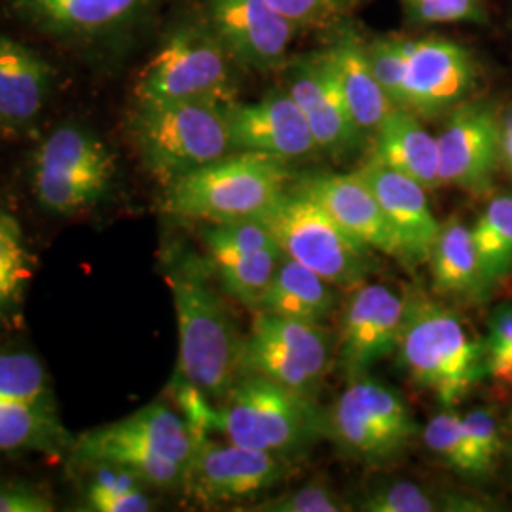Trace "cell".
<instances>
[{"label":"cell","mask_w":512,"mask_h":512,"mask_svg":"<svg viewBox=\"0 0 512 512\" xmlns=\"http://www.w3.org/2000/svg\"><path fill=\"white\" fill-rule=\"evenodd\" d=\"M406 298L380 283L353 289L340 327V363L351 380L399 348Z\"/></svg>","instance_id":"obj_16"},{"label":"cell","mask_w":512,"mask_h":512,"mask_svg":"<svg viewBox=\"0 0 512 512\" xmlns=\"http://www.w3.org/2000/svg\"><path fill=\"white\" fill-rule=\"evenodd\" d=\"M205 6L211 31L239 65L274 71L285 63L296 27L266 0H205Z\"/></svg>","instance_id":"obj_17"},{"label":"cell","mask_w":512,"mask_h":512,"mask_svg":"<svg viewBox=\"0 0 512 512\" xmlns=\"http://www.w3.org/2000/svg\"><path fill=\"white\" fill-rule=\"evenodd\" d=\"M147 0H18L19 8L57 33L92 35L131 18Z\"/></svg>","instance_id":"obj_27"},{"label":"cell","mask_w":512,"mask_h":512,"mask_svg":"<svg viewBox=\"0 0 512 512\" xmlns=\"http://www.w3.org/2000/svg\"><path fill=\"white\" fill-rule=\"evenodd\" d=\"M357 173L382 205L385 219L399 239L403 262L410 266L429 262L440 222L427 202V190L414 179L372 158L361 165Z\"/></svg>","instance_id":"obj_20"},{"label":"cell","mask_w":512,"mask_h":512,"mask_svg":"<svg viewBox=\"0 0 512 512\" xmlns=\"http://www.w3.org/2000/svg\"><path fill=\"white\" fill-rule=\"evenodd\" d=\"M31 264L19 220L0 213V313L18 304L31 279Z\"/></svg>","instance_id":"obj_33"},{"label":"cell","mask_w":512,"mask_h":512,"mask_svg":"<svg viewBox=\"0 0 512 512\" xmlns=\"http://www.w3.org/2000/svg\"><path fill=\"white\" fill-rule=\"evenodd\" d=\"M478 266L486 293L512 270V194L495 196L473 226Z\"/></svg>","instance_id":"obj_30"},{"label":"cell","mask_w":512,"mask_h":512,"mask_svg":"<svg viewBox=\"0 0 512 512\" xmlns=\"http://www.w3.org/2000/svg\"><path fill=\"white\" fill-rule=\"evenodd\" d=\"M226 107L213 101H135L129 131L150 175L165 186L232 152Z\"/></svg>","instance_id":"obj_6"},{"label":"cell","mask_w":512,"mask_h":512,"mask_svg":"<svg viewBox=\"0 0 512 512\" xmlns=\"http://www.w3.org/2000/svg\"><path fill=\"white\" fill-rule=\"evenodd\" d=\"M418 425L403 397L368 376L351 380L327 414V435L366 465H385L401 458Z\"/></svg>","instance_id":"obj_9"},{"label":"cell","mask_w":512,"mask_h":512,"mask_svg":"<svg viewBox=\"0 0 512 512\" xmlns=\"http://www.w3.org/2000/svg\"><path fill=\"white\" fill-rule=\"evenodd\" d=\"M359 509L366 512H435L465 507H461L459 499L439 497L433 490L414 482H389L370 490Z\"/></svg>","instance_id":"obj_34"},{"label":"cell","mask_w":512,"mask_h":512,"mask_svg":"<svg viewBox=\"0 0 512 512\" xmlns=\"http://www.w3.org/2000/svg\"><path fill=\"white\" fill-rule=\"evenodd\" d=\"M228 52L215 33L183 27L167 38L139 74L137 103L213 101L234 103Z\"/></svg>","instance_id":"obj_8"},{"label":"cell","mask_w":512,"mask_h":512,"mask_svg":"<svg viewBox=\"0 0 512 512\" xmlns=\"http://www.w3.org/2000/svg\"><path fill=\"white\" fill-rule=\"evenodd\" d=\"M294 186L319 203L351 238L368 249L403 260L399 239L385 219L382 205L357 171L349 175L315 173Z\"/></svg>","instance_id":"obj_21"},{"label":"cell","mask_w":512,"mask_h":512,"mask_svg":"<svg viewBox=\"0 0 512 512\" xmlns=\"http://www.w3.org/2000/svg\"><path fill=\"white\" fill-rule=\"evenodd\" d=\"M54 499L46 490L29 482H0V512H52Z\"/></svg>","instance_id":"obj_41"},{"label":"cell","mask_w":512,"mask_h":512,"mask_svg":"<svg viewBox=\"0 0 512 512\" xmlns=\"http://www.w3.org/2000/svg\"><path fill=\"white\" fill-rule=\"evenodd\" d=\"M291 186L285 160L236 150L165 184L162 209L171 217L207 224L253 220Z\"/></svg>","instance_id":"obj_3"},{"label":"cell","mask_w":512,"mask_h":512,"mask_svg":"<svg viewBox=\"0 0 512 512\" xmlns=\"http://www.w3.org/2000/svg\"><path fill=\"white\" fill-rule=\"evenodd\" d=\"M461 420L467 431V437L475 448L476 456L490 473L501 452V437H499V427L495 423L494 414L486 408H475L467 412Z\"/></svg>","instance_id":"obj_40"},{"label":"cell","mask_w":512,"mask_h":512,"mask_svg":"<svg viewBox=\"0 0 512 512\" xmlns=\"http://www.w3.org/2000/svg\"><path fill=\"white\" fill-rule=\"evenodd\" d=\"M366 55L393 107L403 105L404 73H406V40L404 38H376L366 44Z\"/></svg>","instance_id":"obj_35"},{"label":"cell","mask_w":512,"mask_h":512,"mask_svg":"<svg viewBox=\"0 0 512 512\" xmlns=\"http://www.w3.org/2000/svg\"><path fill=\"white\" fill-rule=\"evenodd\" d=\"M0 399L55 406L46 368L25 351L0 353Z\"/></svg>","instance_id":"obj_32"},{"label":"cell","mask_w":512,"mask_h":512,"mask_svg":"<svg viewBox=\"0 0 512 512\" xmlns=\"http://www.w3.org/2000/svg\"><path fill=\"white\" fill-rule=\"evenodd\" d=\"M209 262L224 293L249 310H260L283 251L258 220L217 222L203 228Z\"/></svg>","instance_id":"obj_14"},{"label":"cell","mask_w":512,"mask_h":512,"mask_svg":"<svg viewBox=\"0 0 512 512\" xmlns=\"http://www.w3.org/2000/svg\"><path fill=\"white\" fill-rule=\"evenodd\" d=\"M372 160L403 173L427 192L439 188L437 137L421 126L420 116L406 109L391 110L374 131Z\"/></svg>","instance_id":"obj_22"},{"label":"cell","mask_w":512,"mask_h":512,"mask_svg":"<svg viewBox=\"0 0 512 512\" xmlns=\"http://www.w3.org/2000/svg\"><path fill=\"white\" fill-rule=\"evenodd\" d=\"M429 266L435 293L452 296L486 293L478 266L473 228L458 217L440 224L439 236L429 256Z\"/></svg>","instance_id":"obj_26"},{"label":"cell","mask_w":512,"mask_h":512,"mask_svg":"<svg viewBox=\"0 0 512 512\" xmlns=\"http://www.w3.org/2000/svg\"><path fill=\"white\" fill-rule=\"evenodd\" d=\"M399 361L408 378L431 391L446 408L465 399L488 374L486 348L458 313L421 291L404 294Z\"/></svg>","instance_id":"obj_1"},{"label":"cell","mask_w":512,"mask_h":512,"mask_svg":"<svg viewBox=\"0 0 512 512\" xmlns=\"http://www.w3.org/2000/svg\"><path fill=\"white\" fill-rule=\"evenodd\" d=\"M74 469L84 475V511L148 512L154 509L147 484L126 467L110 461H92Z\"/></svg>","instance_id":"obj_29"},{"label":"cell","mask_w":512,"mask_h":512,"mask_svg":"<svg viewBox=\"0 0 512 512\" xmlns=\"http://www.w3.org/2000/svg\"><path fill=\"white\" fill-rule=\"evenodd\" d=\"M289 93L306 116L317 148L342 156L361 143L363 131L323 52L294 63Z\"/></svg>","instance_id":"obj_19"},{"label":"cell","mask_w":512,"mask_h":512,"mask_svg":"<svg viewBox=\"0 0 512 512\" xmlns=\"http://www.w3.org/2000/svg\"><path fill=\"white\" fill-rule=\"evenodd\" d=\"M283 255L310 268L334 287L355 289L372 272L368 247L313 202L306 192L289 186L279 200L258 217Z\"/></svg>","instance_id":"obj_7"},{"label":"cell","mask_w":512,"mask_h":512,"mask_svg":"<svg viewBox=\"0 0 512 512\" xmlns=\"http://www.w3.org/2000/svg\"><path fill=\"white\" fill-rule=\"evenodd\" d=\"M213 431L243 448L291 459L327 435V414L313 397L243 372L215 406Z\"/></svg>","instance_id":"obj_5"},{"label":"cell","mask_w":512,"mask_h":512,"mask_svg":"<svg viewBox=\"0 0 512 512\" xmlns=\"http://www.w3.org/2000/svg\"><path fill=\"white\" fill-rule=\"evenodd\" d=\"M226 116L234 150L293 160L317 148L308 120L289 92L274 90L256 103L234 101Z\"/></svg>","instance_id":"obj_18"},{"label":"cell","mask_w":512,"mask_h":512,"mask_svg":"<svg viewBox=\"0 0 512 512\" xmlns=\"http://www.w3.org/2000/svg\"><path fill=\"white\" fill-rule=\"evenodd\" d=\"M294 27L329 25L351 12L361 0H266Z\"/></svg>","instance_id":"obj_38"},{"label":"cell","mask_w":512,"mask_h":512,"mask_svg":"<svg viewBox=\"0 0 512 512\" xmlns=\"http://www.w3.org/2000/svg\"><path fill=\"white\" fill-rule=\"evenodd\" d=\"M423 440L425 446L454 471L467 476L488 475L467 437L461 416L456 412L444 410L437 414L425 425Z\"/></svg>","instance_id":"obj_31"},{"label":"cell","mask_w":512,"mask_h":512,"mask_svg":"<svg viewBox=\"0 0 512 512\" xmlns=\"http://www.w3.org/2000/svg\"><path fill=\"white\" fill-rule=\"evenodd\" d=\"M73 440L57 416V406L0 399V452L57 454L71 448Z\"/></svg>","instance_id":"obj_28"},{"label":"cell","mask_w":512,"mask_h":512,"mask_svg":"<svg viewBox=\"0 0 512 512\" xmlns=\"http://www.w3.org/2000/svg\"><path fill=\"white\" fill-rule=\"evenodd\" d=\"M342 497L325 482H308L293 492L262 501L253 511L262 512H342L348 511Z\"/></svg>","instance_id":"obj_37"},{"label":"cell","mask_w":512,"mask_h":512,"mask_svg":"<svg viewBox=\"0 0 512 512\" xmlns=\"http://www.w3.org/2000/svg\"><path fill=\"white\" fill-rule=\"evenodd\" d=\"M406 16L412 23H486L484 0H403Z\"/></svg>","instance_id":"obj_36"},{"label":"cell","mask_w":512,"mask_h":512,"mask_svg":"<svg viewBox=\"0 0 512 512\" xmlns=\"http://www.w3.org/2000/svg\"><path fill=\"white\" fill-rule=\"evenodd\" d=\"M501 165L512 177V105L501 114Z\"/></svg>","instance_id":"obj_42"},{"label":"cell","mask_w":512,"mask_h":512,"mask_svg":"<svg viewBox=\"0 0 512 512\" xmlns=\"http://www.w3.org/2000/svg\"><path fill=\"white\" fill-rule=\"evenodd\" d=\"M114 173V156L101 139L88 129L63 126L35 154L33 192L55 215H76L107 196Z\"/></svg>","instance_id":"obj_10"},{"label":"cell","mask_w":512,"mask_h":512,"mask_svg":"<svg viewBox=\"0 0 512 512\" xmlns=\"http://www.w3.org/2000/svg\"><path fill=\"white\" fill-rule=\"evenodd\" d=\"M52 88L50 65L12 38L0 37V120L21 126L37 118Z\"/></svg>","instance_id":"obj_24"},{"label":"cell","mask_w":512,"mask_h":512,"mask_svg":"<svg viewBox=\"0 0 512 512\" xmlns=\"http://www.w3.org/2000/svg\"><path fill=\"white\" fill-rule=\"evenodd\" d=\"M179 329V376L220 401L243 374L245 338L209 279L194 266L167 275Z\"/></svg>","instance_id":"obj_2"},{"label":"cell","mask_w":512,"mask_h":512,"mask_svg":"<svg viewBox=\"0 0 512 512\" xmlns=\"http://www.w3.org/2000/svg\"><path fill=\"white\" fill-rule=\"evenodd\" d=\"M334 310V285L283 255L258 311L323 323Z\"/></svg>","instance_id":"obj_25"},{"label":"cell","mask_w":512,"mask_h":512,"mask_svg":"<svg viewBox=\"0 0 512 512\" xmlns=\"http://www.w3.org/2000/svg\"><path fill=\"white\" fill-rule=\"evenodd\" d=\"M323 54L342 88L357 126L363 133L376 131L395 107L372 73L365 42L353 27H342Z\"/></svg>","instance_id":"obj_23"},{"label":"cell","mask_w":512,"mask_h":512,"mask_svg":"<svg viewBox=\"0 0 512 512\" xmlns=\"http://www.w3.org/2000/svg\"><path fill=\"white\" fill-rule=\"evenodd\" d=\"M287 473V459L207 437L196 444L184 490L205 507L241 503L270 492Z\"/></svg>","instance_id":"obj_12"},{"label":"cell","mask_w":512,"mask_h":512,"mask_svg":"<svg viewBox=\"0 0 512 512\" xmlns=\"http://www.w3.org/2000/svg\"><path fill=\"white\" fill-rule=\"evenodd\" d=\"M480 69L473 54L454 40H406L403 105L420 118L456 109L475 92Z\"/></svg>","instance_id":"obj_15"},{"label":"cell","mask_w":512,"mask_h":512,"mask_svg":"<svg viewBox=\"0 0 512 512\" xmlns=\"http://www.w3.org/2000/svg\"><path fill=\"white\" fill-rule=\"evenodd\" d=\"M486 366L495 382L512 385V306H501L490 321Z\"/></svg>","instance_id":"obj_39"},{"label":"cell","mask_w":512,"mask_h":512,"mask_svg":"<svg viewBox=\"0 0 512 512\" xmlns=\"http://www.w3.org/2000/svg\"><path fill=\"white\" fill-rule=\"evenodd\" d=\"M440 183L471 196L492 190L501 167V114L490 101H463L437 137Z\"/></svg>","instance_id":"obj_13"},{"label":"cell","mask_w":512,"mask_h":512,"mask_svg":"<svg viewBox=\"0 0 512 512\" xmlns=\"http://www.w3.org/2000/svg\"><path fill=\"white\" fill-rule=\"evenodd\" d=\"M332 363V336L321 323L256 311L243 348V372L302 395L319 393Z\"/></svg>","instance_id":"obj_11"},{"label":"cell","mask_w":512,"mask_h":512,"mask_svg":"<svg viewBox=\"0 0 512 512\" xmlns=\"http://www.w3.org/2000/svg\"><path fill=\"white\" fill-rule=\"evenodd\" d=\"M196 440L183 416L162 403L78 435L71 444L73 467L110 461L139 476L148 488H184Z\"/></svg>","instance_id":"obj_4"}]
</instances>
